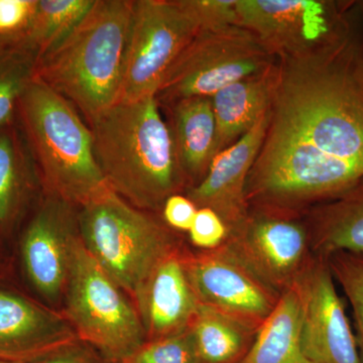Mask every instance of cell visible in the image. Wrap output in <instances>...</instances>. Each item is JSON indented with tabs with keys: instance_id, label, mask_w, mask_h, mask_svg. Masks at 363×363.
<instances>
[{
	"instance_id": "obj_25",
	"label": "cell",
	"mask_w": 363,
	"mask_h": 363,
	"mask_svg": "<svg viewBox=\"0 0 363 363\" xmlns=\"http://www.w3.org/2000/svg\"><path fill=\"white\" fill-rule=\"evenodd\" d=\"M327 259L336 284L350 303L363 363V253L339 252Z\"/></svg>"
},
{
	"instance_id": "obj_1",
	"label": "cell",
	"mask_w": 363,
	"mask_h": 363,
	"mask_svg": "<svg viewBox=\"0 0 363 363\" xmlns=\"http://www.w3.org/2000/svg\"><path fill=\"white\" fill-rule=\"evenodd\" d=\"M247 199L291 209L333 199L363 179V52L347 37L295 57L272 85Z\"/></svg>"
},
{
	"instance_id": "obj_27",
	"label": "cell",
	"mask_w": 363,
	"mask_h": 363,
	"mask_svg": "<svg viewBox=\"0 0 363 363\" xmlns=\"http://www.w3.org/2000/svg\"><path fill=\"white\" fill-rule=\"evenodd\" d=\"M38 0H0V44L28 42Z\"/></svg>"
},
{
	"instance_id": "obj_6",
	"label": "cell",
	"mask_w": 363,
	"mask_h": 363,
	"mask_svg": "<svg viewBox=\"0 0 363 363\" xmlns=\"http://www.w3.org/2000/svg\"><path fill=\"white\" fill-rule=\"evenodd\" d=\"M90 255L80 238L74 247L64 316L78 340L121 363L147 340L135 306Z\"/></svg>"
},
{
	"instance_id": "obj_9",
	"label": "cell",
	"mask_w": 363,
	"mask_h": 363,
	"mask_svg": "<svg viewBox=\"0 0 363 363\" xmlns=\"http://www.w3.org/2000/svg\"><path fill=\"white\" fill-rule=\"evenodd\" d=\"M184 264L199 304L257 331L276 307L279 293L267 286L226 245L184 250Z\"/></svg>"
},
{
	"instance_id": "obj_31",
	"label": "cell",
	"mask_w": 363,
	"mask_h": 363,
	"mask_svg": "<svg viewBox=\"0 0 363 363\" xmlns=\"http://www.w3.org/2000/svg\"><path fill=\"white\" fill-rule=\"evenodd\" d=\"M35 363H116L107 359L94 348L78 341Z\"/></svg>"
},
{
	"instance_id": "obj_28",
	"label": "cell",
	"mask_w": 363,
	"mask_h": 363,
	"mask_svg": "<svg viewBox=\"0 0 363 363\" xmlns=\"http://www.w3.org/2000/svg\"><path fill=\"white\" fill-rule=\"evenodd\" d=\"M238 0H179L201 30H219L240 26Z\"/></svg>"
},
{
	"instance_id": "obj_13",
	"label": "cell",
	"mask_w": 363,
	"mask_h": 363,
	"mask_svg": "<svg viewBox=\"0 0 363 363\" xmlns=\"http://www.w3.org/2000/svg\"><path fill=\"white\" fill-rule=\"evenodd\" d=\"M240 26L252 33L264 48L303 54L315 45H327L333 35L331 4L314 0H238Z\"/></svg>"
},
{
	"instance_id": "obj_16",
	"label": "cell",
	"mask_w": 363,
	"mask_h": 363,
	"mask_svg": "<svg viewBox=\"0 0 363 363\" xmlns=\"http://www.w3.org/2000/svg\"><path fill=\"white\" fill-rule=\"evenodd\" d=\"M184 250L177 248L157 264L133 300L142 319L147 340L185 331L199 301L189 281Z\"/></svg>"
},
{
	"instance_id": "obj_17",
	"label": "cell",
	"mask_w": 363,
	"mask_h": 363,
	"mask_svg": "<svg viewBox=\"0 0 363 363\" xmlns=\"http://www.w3.org/2000/svg\"><path fill=\"white\" fill-rule=\"evenodd\" d=\"M309 234L317 257L363 253V179L314 211Z\"/></svg>"
},
{
	"instance_id": "obj_8",
	"label": "cell",
	"mask_w": 363,
	"mask_h": 363,
	"mask_svg": "<svg viewBox=\"0 0 363 363\" xmlns=\"http://www.w3.org/2000/svg\"><path fill=\"white\" fill-rule=\"evenodd\" d=\"M199 33L178 1H133L118 102L156 96L171 67Z\"/></svg>"
},
{
	"instance_id": "obj_21",
	"label": "cell",
	"mask_w": 363,
	"mask_h": 363,
	"mask_svg": "<svg viewBox=\"0 0 363 363\" xmlns=\"http://www.w3.org/2000/svg\"><path fill=\"white\" fill-rule=\"evenodd\" d=\"M174 121V143L182 172L191 177H204L214 157L216 135L211 98L177 101Z\"/></svg>"
},
{
	"instance_id": "obj_15",
	"label": "cell",
	"mask_w": 363,
	"mask_h": 363,
	"mask_svg": "<svg viewBox=\"0 0 363 363\" xmlns=\"http://www.w3.org/2000/svg\"><path fill=\"white\" fill-rule=\"evenodd\" d=\"M269 121V108L238 142L212 160L206 175L189 190V199L198 208H210L216 212L229 233L247 217L248 177L259 156Z\"/></svg>"
},
{
	"instance_id": "obj_3",
	"label": "cell",
	"mask_w": 363,
	"mask_h": 363,
	"mask_svg": "<svg viewBox=\"0 0 363 363\" xmlns=\"http://www.w3.org/2000/svg\"><path fill=\"white\" fill-rule=\"evenodd\" d=\"M133 1L95 0L77 28L38 61L35 77L89 123L118 102Z\"/></svg>"
},
{
	"instance_id": "obj_11",
	"label": "cell",
	"mask_w": 363,
	"mask_h": 363,
	"mask_svg": "<svg viewBox=\"0 0 363 363\" xmlns=\"http://www.w3.org/2000/svg\"><path fill=\"white\" fill-rule=\"evenodd\" d=\"M224 245L279 295L295 285L314 255L309 231L293 219L274 215L248 213Z\"/></svg>"
},
{
	"instance_id": "obj_7",
	"label": "cell",
	"mask_w": 363,
	"mask_h": 363,
	"mask_svg": "<svg viewBox=\"0 0 363 363\" xmlns=\"http://www.w3.org/2000/svg\"><path fill=\"white\" fill-rule=\"evenodd\" d=\"M267 61L266 48L242 26L201 30L167 73L157 100L211 98L226 86L260 76Z\"/></svg>"
},
{
	"instance_id": "obj_18",
	"label": "cell",
	"mask_w": 363,
	"mask_h": 363,
	"mask_svg": "<svg viewBox=\"0 0 363 363\" xmlns=\"http://www.w3.org/2000/svg\"><path fill=\"white\" fill-rule=\"evenodd\" d=\"M37 169L16 125L0 130V235L16 228L30 204Z\"/></svg>"
},
{
	"instance_id": "obj_30",
	"label": "cell",
	"mask_w": 363,
	"mask_h": 363,
	"mask_svg": "<svg viewBox=\"0 0 363 363\" xmlns=\"http://www.w3.org/2000/svg\"><path fill=\"white\" fill-rule=\"evenodd\" d=\"M198 207L188 197L172 195L162 206L164 221L169 226L179 231L190 230L194 222Z\"/></svg>"
},
{
	"instance_id": "obj_4",
	"label": "cell",
	"mask_w": 363,
	"mask_h": 363,
	"mask_svg": "<svg viewBox=\"0 0 363 363\" xmlns=\"http://www.w3.org/2000/svg\"><path fill=\"white\" fill-rule=\"evenodd\" d=\"M18 119L45 195L80 208L108 188L90 126L71 102L33 78Z\"/></svg>"
},
{
	"instance_id": "obj_14",
	"label": "cell",
	"mask_w": 363,
	"mask_h": 363,
	"mask_svg": "<svg viewBox=\"0 0 363 363\" xmlns=\"http://www.w3.org/2000/svg\"><path fill=\"white\" fill-rule=\"evenodd\" d=\"M78 341L63 313L0 286V362L35 363Z\"/></svg>"
},
{
	"instance_id": "obj_32",
	"label": "cell",
	"mask_w": 363,
	"mask_h": 363,
	"mask_svg": "<svg viewBox=\"0 0 363 363\" xmlns=\"http://www.w3.org/2000/svg\"><path fill=\"white\" fill-rule=\"evenodd\" d=\"M0 363H20V362H0Z\"/></svg>"
},
{
	"instance_id": "obj_22",
	"label": "cell",
	"mask_w": 363,
	"mask_h": 363,
	"mask_svg": "<svg viewBox=\"0 0 363 363\" xmlns=\"http://www.w3.org/2000/svg\"><path fill=\"white\" fill-rule=\"evenodd\" d=\"M198 363H240L257 331L233 318L199 305L188 326Z\"/></svg>"
},
{
	"instance_id": "obj_12",
	"label": "cell",
	"mask_w": 363,
	"mask_h": 363,
	"mask_svg": "<svg viewBox=\"0 0 363 363\" xmlns=\"http://www.w3.org/2000/svg\"><path fill=\"white\" fill-rule=\"evenodd\" d=\"M77 208L45 195L21 238L26 277L48 300L65 293L74 247L80 238Z\"/></svg>"
},
{
	"instance_id": "obj_24",
	"label": "cell",
	"mask_w": 363,
	"mask_h": 363,
	"mask_svg": "<svg viewBox=\"0 0 363 363\" xmlns=\"http://www.w3.org/2000/svg\"><path fill=\"white\" fill-rule=\"evenodd\" d=\"M94 4L95 0H38L28 43L39 60L68 38Z\"/></svg>"
},
{
	"instance_id": "obj_19",
	"label": "cell",
	"mask_w": 363,
	"mask_h": 363,
	"mask_svg": "<svg viewBox=\"0 0 363 363\" xmlns=\"http://www.w3.org/2000/svg\"><path fill=\"white\" fill-rule=\"evenodd\" d=\"M272 91L269 78L260 75L226 86L211 97L216 123L214 157L238 142L267 111Z\"/></svg>"
},
{
	"instance_id": "obj_23",
	"label": "cell",
	"mask_w": 363,
	"mask_h": 363,
	"mask_svg": "<svg viewBox=\"0 0 363 363\" xmlns=\"http://www.w3.org/2000/svg\"><path fill=\"white\" fill-rule=\"evenodd\" d=\"M39 55L28 42L0 44V130L13 125L23 93L35 77Z\"/></svg>"
},
{
	"instance_id": "obj_20",
	"label": "cell",
	"mask_w": 363,
	"mask_h": 363,
	"mask_svg": "<svg viewBox=\"0 0 363 363\" xmlns=\"http://www.w3.org/2000/svg\"><path fill=\"white\" fill-rule=\"evenodd\" d=\"M240 363H308L301 347L300 302L295 285L281 294Z\"/></svg>"
},
{
	"instance_id": "obj_10",
	"label": "cell",
	"mask_w": 363,
	"mask_h": 363,
	"mask_svg": "<svg viewBox=\"0 0 363 363\" xmlns=\"http://www.w3.org/2000/svg\"><path fill=\"white\" fill-rule=\"evenodd\" d=\"M295 288L306 362L362 363L354 330L327 259L313 255Z\"/></svg>"
},
{
	"instance_id": "obj_29",
	"label": "cell",
	"mask_w": 363,
	"mask_h": 363,
	"mask_svg": "<svg viewBox=\"0 0 363 363\" xmlns=\"http://www.w3.org/2000/svg\"><path fill=\"white\" fill-rule=\"evenodd\" d=\"M228 227L210 208H198L194 222L189 230L191 242L201 250L221 247L228 238Z\"/></svg>"
},
{
	"instance_id": "obj_26",
	"label": "cell",
	"mask_w": 363,
	"mask_h": 363,
	"mask_svg": "<svg viewBox=\"0 0 363 363\" xmlns=\"http://www.w3.org/2000/svg\"><path fill=\"white\" fill-rule=\"evenodd\" d=\"M121 363H198V359L187 328L167 337L145 340Z\"/></svg>"
},
{
	"instance_id": "obj_5",
	"label": "cell",
	"mask_w": 363,
	"mask_h": 363,
	"mask_svg": "<svg viewBox=\"0 0 363 363\" xmlns=\"http://www.w3.org/2000/svg\"><path fill=\"white\" fill-rule=\"evenodd\" d=\"M78 219L86 250L131 298L179 247L166 226L109 187L79 208Z\"/></svg>"
},
{
	"instance_id": "obj_2",
	"label": "cell",
	"mask_w": 363,
	"mask_h": 363,
	"mask_svg": "<svg viewBox=\"0 0 363 363\" xmlns=\"http://www.w3.org/2000/svg\"><path fill=\"white\" fill-rule=\"evenodd\" d=\"M94 152L107 186L138 209H161L183 173L173 135L156 96L117 102L91 121Z\"/></svg>"
}]
</instances>
